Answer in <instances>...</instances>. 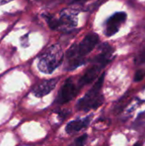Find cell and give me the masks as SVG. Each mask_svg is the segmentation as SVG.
<instances>
[{
	"mask_svg": "<svg viewBox=\"0 0 145 146\" xmlns=\"http://www.w3.org/2000/svg\"><path fill=\"white\" fill-rule=\"evenodd\" d=\"M99 36L95 33H90L78 44H73L66 52L68 70H73L83 65L85 57L90 54L99 43Z\"/></svg>",
	"mask_w": 145,
	"mask_h": 146,
	"instance_id": "6da1fadb",
	"label": "cell"
},
{
	"mask_svg": "<svg viewBox=\"0 0 145 146\" xmlns=\"http://www.w3.org/2000/svg\"><path fill=\"white\" fill-rule=\"evenodd\" d=\"M104 77L105 73L99 76L92 87L77 102L76 109L78 110L89 111L91 110H96L103 104L104 97L102 93V87L103 85Z\"/></svg>",
	"mask_w": 145,
	"mask_h": 146,
	"instance_id": "7a4b0ae2",
	"label": "cell"
},
{
	"mask_svg": "<svg viewBox=\"0 0 145 146\" xmlns=\"http://www.w3.org/2000/svg\"><path fill=\"white\" fill-rule=\"evenodd\" d=\"M63 58L64 55L61 45L53 44L41 54L38 58V68L42 73L50 74L62 64Z\"/></svg>",
	"mask_w": 145,
	"mask_h": 146,
	"instance_id": "3957f363",
	"label": "cell"
},
{
	"mask_svg": "<svg viewBox=\"0 0 145 146\" xmlns=\"http://www.w3.org/2000/svg\"><path fill=\"white\" fill-rule=\"evenodd\" d=\"M49 27L57 31H70L73 29L78 23V11L71 9H65L61 11L58 18L50 14L44 15Z\"/></svg>",
	"mask_w": 145,
	"mask_h": 146,
	"instance_id": "277c9868",
	"label": "cell"
},
{
	"mask_svg": "<svg viewBox=\"0 0 145 146\" xmlns=\"http://www.w3.org/2000/svg\"><path fill=\"white\" fill-rule=\"evenodd\" d=\"M79 91L80 88L78 86V83H75L72 77L68 78L60 88L55 103L59 105L65 104L73 99L78 95Z\"/></svg>",
	"mask_w": 145,
	"mask_h": 146,
	"instance_id": "5b68a950",
	"label": "cell"
},
{
	"mask_svg": "<svg viewBox=\"0 0 145 146\" xmlns=\"http://www.w3.org/2000/svg\"><path fill=\"white\" fill-rule=\"evenodd\" d=\"M126 18H127V15L126 12L123 11L116 12L113 14L104 22V34L107 37H111L115 33H117L121 27L126 21Z\"/></svg>",
	"mask_w": 145,
	"mask_h": 146,
	"instance_id": "8992f818",
	"label": "cell"
},
{
	"mask_svg": "<svg viewBox=\"0 0 145 146\" xmlns=\"http://www.w3.org/2000/svg\"><path fill=\"white\" fill-rule=\"evenodd\" d=\"M104 67L103 65L97 64V63H92V66L90 67L85 73L78 80V86L81 89L82 87L92 83L99 75L101 70Z\"/></svg>",
	"mask_w": 145,
	"mask_h": 146,
	"instance_id": "52a82bcc",
	"label": "cell"
},
{
	"mask_svg": "<svg viewBox=\"0 0 145 146\" xmlns=\"http://www.w3.org/2000/svg\"><path fill=\"white\" fill-rule=\"evenodd\" d=\"M60 78H54L50 80H44L38 84L33 89L32 93L37 98H42L47 94H49L52 90L55 89L56 86L59 82Z\"/></svg>",
	"mask_w": 145,
	"mask_h": 146,
	"instance_id": "ba28073f",
	"label": "cell"
},
{
	"mask_svg": "<svg viewBox=\"0 0 145 146\" xmlns=\"http://www.w3.org/2000/svg\"><path fill=\"white\" fill-rule=\"evenodd\" d=\"M91 117H92V115H88L85 118L74 120V121L68 122L65 127L66 132L69 134H73L74 133L79 132L80 130L87 127L91 121Z\"/></svg>",
	"mask_w": 145,
	"mask_h": 146,
	"instance_id": "9c48e42d",
	"label": "cell"
},
{
	"mask_svg": "<svg viewBox=\"0 0 145 146\" xmlns=\"http://www.w3.org/2000/svg\"><path fill=\"white\" fill-rule=\"evenodd\" d=\"M133 62L137 66L145 65V46L143 49H141L138 51V53L135 56Z\"/></svg>",
	"mask_w": 145,
	"mask_h": 146,
	"instance_id": "30bf717a",
	"label": "cell"
},
{
	"mask_svg": "<svg viewBox=\"0 0 145 146\" xmlns=\"http://www.w3.org/2000/svg\"><path fill=\"white\" fill-rule=\"evenodd\" d=\"M144 77H145L144 69H138V70L135 73L133 81H135V82H139V81H141Z\"/></svg>",
	"mask_w": 145,
	"mask_h": 146,
	"instance_id": "8fae6325",
	"label": "cell"
},
{
	"mask_svg": "<svg viewBox=\"0 0 145 146\" xmlns=\"http://www.w3.org/2000/svg\"><path fill=\"white\" fill-rule=\"evenodd\" d=\"M87 137H88L87 134H84V135L79 137V138L75 140L74 145H84L85 144L86 140H87Z\"/></svg>",
	"mask_w": 145,
	"mask_h": 146,
	"instance_id": "7c38bea8",
	"label": "cell"
},
{
	"mask_svg": "<svg viewBox=\"0 0 145 146\" xmlns=\"http://www.w3.org/2000/svg\"><path fill=\"white\" fill-rule=\"evenodd\" d=\"M89 0H69V3L70 4H74V3H85Z\"/></svg>",
	"mask_w": 145,
	"mask_h": 146,
	"instance_id": "4fadbf2b",
	"label": "cell"
},
{
	"mask_svg": "<svg viewBox=\"0 0 145 146\" xmlns=\"http://www.w3.org/2000/svg\"><path fill=\"white\" fill-rule=\"evenodd\" d=\"M10 1H12V0H0V5H3V4H4L6 3H9Z\"/></svg>",
	"mask_w": 145,
	"mask_h": 146,
	"instance_id": "5bb4252c",
	"label": "cell"
}]
</instances>
